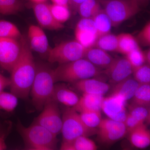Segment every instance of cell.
I'll list each match as a JSON object with an SVG mask.
<instances>
[{"instance_id":"15","label":"cell","mask_w":150,"mask_h":150,"mask_svg":"<svg viewBox=\"0 0 150 150\" xmlns=\"http://www.w3.org/2000/svg\"><path fill=\"white\" fill-rule=\"evenodd\" d=\"M28 37L31 50L40 54H48L51 48L46 33L41 28L34 25H30Z\"/></svg>"},{"instance_id":"9","label":"cell","mask_w":150,"mask_h":150,"mask_svg":"<svg viewBox=\"0 0 150 150\" xmlns=\"http://www.w3.org/2000/svg\"><path fill=\"white\" fill-rule=\"evenodd\" d=\"M97 139L100 143L104 145H110L125 137L127 134L123 122L110 118L101 119L98 126Z\"/></svg>"},{"instance_id":"1","label":"cell","mask_w":150,"mask_h":150,"mask_svg":"<svg viewBox=\"0 0 150 150\" xmlns=\"http://www.w3.org/2000/svg\"><path fill=\"white\" fill-rule=\"evenodd\" d=\"M21 56L11 71V92L18 98L25 99L29 96L36 73V64L32 50L25 37L21 38Z\"/></svg>"},{"instance_id":"26","label":"cell","mask_w":150,"mask_h":150,"mask_svg":"<svg viewBox=\"0 0 150 150\" xmlns=\"http://www.w3.org/2000/svg\"><path fill=\"white\" fill-rule=\"evenodd\" d=\"M101 8L99 0H85L79 6L77 11L81 18H92Z\"/></svg>"},{"instance_id":"10","label":"cell","mask_w":150,"mask_h":150,"mask_svg":"<svg viewBox=\"0 0 150 150\" xmlns=\"http://www.w3.org/2000/svg\"><path fill=\"white\" fill-rule=\"evenodd\" d=\"M21 51V38H0V67L10 73Z\"/></svg>"},{"instance_id":"36","label":"cell","mask_w":150,"mask_h":150,"mask_svg":"<svg viewBox=\"0 0 150 150\" xmlns=\"http://www.w3.org/2000/svg\"><path fill=\"white\" fill-rule=\"evenodd\" d=\"M136 39L139 44L144 46L150 45V22L148 21L138 33Z\"/></svg>"},{"instance_id":"17","label":"cell","mask_w":150,"mask_h":150,"mask_svg":"<svg viewBox=\"0 0 150 150\" xmlns=\"http://www.w3.org/2000/svg\"><path fill=\"white\" fill-rule=\"evenodd\" d=\"M79 98L76 93L63 84H55L51 99L58 103L68 107H73L76 105Z\"/></svg>"},{"instance_id":"8","label":"cell","mask_w":150,"mask_h":150,"mask_svg":"<svg viewBox=\"0 0 150 150\" xmlns=\"http://www.w3.org/2000/svg\"><path fill=\"white\" fill-rule=\"evenodd\" d=\"M33 123H37L56 136L62 131V120L58 103L51 99L44 105Z\"/></svg>"},{"instance_id":"19","label":"cell","mask_w":150,"mask_h":150,"mask_svg":"<svg viewBox=\"0 0 150 150\" xmlns=\"http://www.w3.org/2000/svg\"><path fill=\"white\" fill-rule=\"evenodd\" d=\"M139 85V84L134 78L129 76L116 83L111 95L118 96L126 101L132 98Z\"/></svg>"},{"instance_id":"6","label":"cell","mask_w":150,"mask_h":150,"mask_svg":"<svg viewBox=\"0 0 150 150\" xmlns=\"http://www.w3.org/2000/svg\"><path fill=\"white\" fill-rule=\"evenodd\" d=\"M110 18L112 26L117 27L137 14L140 4L135 0H99Z\"/></svg>"},{"instance_id":"21","label":"cell","mask_w":150,"mask_h":150,"mask_svg":"<svg viewBox=\"0 0 150 150\" xmlns=\"http://www.w3.org/2000/svg\"><path fill=\"white\" fill-rule=\"evenodd\" d=\"M129 141L135 147L145 149L150 144V132L143 124L129 132Z\"/></svg>"},{"instance_id":"22","label":"cell","mask_w":150,"mask_h":150,"mask_svg":"<svg viewBox=\"0 0 150 150\" xmlns=\"http://www.w3.org/2000/svg\"><path fill=\"white\" fill-rule=\"evenodd\" d=\"M98 147L88 137L81 136L71 142H62L60 149L62 150H96Z\"/></svg>"},{"instance_id":"34","label":"cell","mask_w":150,"mask_h":150,"mask_svg":"<svg viewBox=\"0 0 150 150\" xmlns=\"http://www.w3.org/2000/svg\"><path fill=\"white\" fill-rule=\"evenodd\" d=\"M150 65L145 64L134 69L133 71L134 78L139 84H150Z\"/></svg>"},{"instance_id":"20","label":"cell","mask_w":150,"mask_h":150,"mask_svg":"<svg viewBox=\"0 0 150 150\" xmlns=\"http://www.w3.org/2000/svg\"><path fill=\"white\" fill-rule=\"evenodd\" d=\"M84 58L95 67L105 69L110 66L114 59L106 51L95 47L86 48Z\"/></svg>"},{"instance_id":"41","label":"cell","mask_w":150,"mask_h":150,"mask_svg":"<svg viewBox=\"0 0 150 150\" xmlns=\"http://www.w3.org/2000/svg\"><path fill=\"white\" fill-rule=\"evenodd\" d=\"M53 4L60 5L69 6V0H51Z\"/></svg>"},{"instance_id":"18","label":"cell","mask_w":150,"mask_h":150,"mask_svg":"<svg viewBox=\"0 0 150 150\" xmlns=\"http://www.w3.org/2000/svg\"><path fill=\"white\" fill-rule=\"evenodd\" d=\"M75 88L83 93L103 95L110 89L108 84L94 79H85L73 83Z\"/></svg>"},{"instance_id":"40","label":"cell","mask_w":150,"mask_h":150,"mask_svg":"<svg viewBox=\"0 0 150 150\" xmlns=\"http://www.w3.org/2000/svg\"><path fill=\"white\" fill-rule=\"evenodd\" d=\"M85 0H69V6L75 11H77L78 7Z\"/></svg>"},{"instance_id":"28","label":"cell","mask_w":150,"mask_h":150,"mask_svg":"<svg viewBox=\"0 0 150 150\" xmlns=\"http://www.w3.org/2000/svg\"><path fill=\"white\" fill-rule=\"evenodd\" d=\"M23 7L21 0H0V14H15L22 10Z\"/></svg>"},{"instance_id":"7","label":"cell","mask_w":150,"mask_h":150,"mask_svg":"<svg viewBox=\"0 0 150 150\" xmlns=\"http://www.w3.org/2000/svg\"><path fill=\"white\" fill-rule=\"evenodd\" d=\"M86 50L76 40L64 41L50 49L48 61L59 64L74 62L84 58Z\"/></svg>"},{"instance_id":"2","label":"cell","mask_w":150,"mask_h":150,"mask_svg":"<svg viewBox=\"0 0 150 150\" xmlns=\"http://www.w3.org/2000/svg\"><path fill=\"white\" fill-rule=\"evenodd\" d=\"M17 129L24 142L25 149L54 150L57 149V136L37 123L33 122L30 126L26 127L18 121Z\"/></svg>"},{"instance_id":"14","label":"cell","mask_w":150,"mask_h":150,"mask_svg":"<svg viewBox=\"0 0 150 150\" xmlns=\"http://www.w3.org/2000/svg\"><path fill=\"white\" fill-rule=\"evenodd\" d=\"M126 101L115 96L104 98L102 105V110L109 118L124 122L128 112L126 108Z\"/></svg>"},{"instance_id":"5","label":"cell","mask_w":150,"mask_h":150,"mask_svg":"<svg viewBox=\"0 0 150 150\" xmlns=\"http://www.w3.org/2000/svg\"><path fill=\"white\" fill-rule=\"evenodd\" d=\"M63 142H71L81 136L89 137L97 134V129L86 126L79 114L73 107H67L62 117Z\"/></svg>"},{"instance_id":"35","label":"cell","mask_w":150,"mask_h":150,"mask_svg":"<svg viewBox=\"0 0 150 150\" xmlns=\"http://www.w3.org/2000/svg\"><path fill=\"white\" fill-rule=\"evenodd\" d=\"M126 56V59L130 62L134 69L145 64L144 52L141 48L131 51Z\"/></svg>"},{"instance_id":"12","label":"cell","mask_w":150,"mask_h":150,"mask_svg":"<svg viewBox=\"0 0 150 150\" xmlns=\"http://www.w3.org/2000/svg\"><path fill=\"white\" fill-rule=\"evenodd\" d=\"M134 68L126 57L114 58L110 66L105 69L104 73L110 82L117 83L133 74Z\"/></svg>"},{"instance_id":"13","label":"cell","mask_w":150,"mask_h":150,"mask_svg":"<svg viewBox=\"0 0 150 150\" xmlns=\"http://www.w3.org/2000/svg\"><path fill=\"white\" fill-rule=\"evenodd\" d=\"M32 8L35 18L40 26L50 30H60L64 25L56 21L51 13L50 5L46 2L33 3Z\"/></svg>"},{"instance_id":"24","label":"cell","mask_w":150,"mask_h":150,"mask_svg":"<svg viewBox=\"0 0 150 150\" xmlns=\"http://www.w3.org/2000/svg\"><path fill=\"white\" fill-rule=\"evenodd\" d=\"M92 19L96 28L98 37L110 33L112 22L103 9H100Z\"/></svg>"},{"instance_id":"43","label":"cell","mask_w":150,"mask_h":150,"mask_svg":"<svg viewBox=\"0 0 150 150\" xmlns=\"http://www.w3.org/2000/svg\"><path fill=\"white\" fill-rule=\"evenodd\" d=\"M33 3L46 2L47 0H30Z\"/></svg>"},{"instance_id":"33","label":"cell","mask_w":150,"mask_h":150,"mask_svg":"<svg viewBox=\"0 0 150 150\" xmlns=\"http://www.w3.org/2000/svg\"><path fill=\"white\" fill-rule=\"evenodd\" d=\"M129 113L142 123L149 122L150 107L132 104L129 108Z\"/></svg>"},{"instance_id":"32","label":"cell","mask_w":150,"mask_h":150,"mask_svg":"<svg viewBox=\"0 0 150 150\" xmlns=\"http://www.w3.org/2000/svg\"><path fill=\"white\" fill-rule=\"evenodd\" d=\"M79 115L83 123L90 128L98 127L102 119L100 111H84L80 112Z\"/></svg>"},{"instance_id":"25","label":"cell","mask_w":150,"mask_h":150,"mask_svg":"<svg viewBox=\"0 0 150 150\" xmlns=\"http://www.w3.org/2000/svg\"><path fill=\"white\" fill-rule=\"evenodd\" d=\"M94 47L99 48L107 52H117V35L109 33L98 37Z\"/></svg>"},{"instance_id":"30","label":"cell","mask_w":150,"mask_h":150,"mask_svg":"<svg viewBox=\"0 0 150 150\" xmlns=\"http://www.w3.org/2000/svg\"><path fill=\"white\" fill-rule=\"evenodd\" d=\"M18 98L11 92H2L0 93V110L13 112L18 104Z\"/></svg>"},{"instance_id":"42","label":"cell","mask_w":150,"mask_h":150,"mask_svg":"<svg viewBox=\"0 0 150 150\" xmlns=\"http://www.w3.org/2000/svg\"><path fill=\"white\" fill-rule=\"evenodd\" d=\"M144 57L145 64L150 65V49H147L143 51Z\"/></svg>"},{"instance_id":"23","label":"cell","mask_w":150,"mask_h":150,"mask_svg":"<svg viewBox=\"0 0 150 150\" xmlns=\"http://www.w3.org/2000/svg\"><path fill=\"white\" fill-rule=\"evenodd\" d=\"M117 52L126 55L131 51L140 48L136 38L129 33H122L117 35Z\"/></svg>"},{"instance_id":"31","label":"cell","mask_w":150,"mask_h":150,"mask_svg":"<svg viewBox=\"0 0 150 150\" xmlns=\"http://www.w3.org/2000/svg\"><path fill=\"white\" fill-rule=\"evenodd\" d=\"M51 12L56 21L62 23L67 21L71 16L69 6L60 5H50Z\"/></svg>"},{"instance_id":"29","label":"cell","mask_w":150,"mask_h":150,"mask_svg":"<svg viewBox=\"0 0 150 150\" xmlns=\"http://www.w3.org/2000/svg\"><path fill=\"white\" fill-rule=\"evenodd\" d=\"M22 35L18 28L11 22L0 19V38L19 39Z\"/></svg>"},{"instance_id":"27","label":"cell","mask_w":150,"mask_h":150,"mask_svg":"<svg viewBox=\"0 0 150 150\" xmlns=\"http://www.w3.org/2000/svg\"><path fill=\"white\" fill-rule=\"evenodd\" d=\"M132 98L133 104L150 107V84H139Z\"/></svg>"},{"instance_id":"11","label":"cell","mask_w":150,"mask_h":150,"mask_svg":"<svg viewBox=\"0 0 150 150\" xmlns=\"http://www.w3.org/2000/svg\"><path fill=\"white\" fill-rule=\"evenodd\" d=\"M75 40L86 48L95 46L98 35L92 18H81L75 29Z\"/></svg>"},{"instance_id":"37","label":"cell","mask_w":150,"mask_h":150,"mask_svg":"<svg viewBox=\"0 0 150 150\" xmlns=\"http://www.w3.org/2000/svg\"><path fill=\"white\" fill-rule=\"evenodd\" d=\"M123 123L126 126L127 133H129L137 127L144 124L138 121L128 112Z\"/></svg>"},{"instance_id":"4","label":"cell","mask_w":150,"mask_h":150,"mask_svg":"<svg viewBox=\"0 0 150 150\" xmlns=\"http://www.w3.org/2000/svg\"><path fill=\"white\" fill-rule=\"evenodd\" d=\"M54 72L56 83L64 82L72 83L96 76L100 73L96 67L84 58L59 64L54 69Z\"/></svg>"},{"instance_id":"44","label":"cell","mask_w":150,"mask_h":150,"mask_svg":"<svg viewBox=\"0 0 150 150\" xmlns=\"http://www.w3.org/2000/svg\"><path fill=\"white\" fill-rule=\"evenodd\" d=\"M135 1H137L140 4L141 3L145 2L146 1H148V0H135Z\"/></svg>"},{"instance_id":"39","label":"cell","mask_w":150,"mask_h":150,"mask_svg":"<svg viewBox=\"0 0 150 150\" xmlns=\"http://www.w3.org/2000/svg\"><path fill=\"white\" fill-rule=\"evenodd\" d=\"M6 134L5 133L0 135V150H4L7 149L6 143Z\"/></svg>"},{"instance_id":"38","label":"cell","mask_w":150,"mask_h":150,"mask_svg":"<svg viewBox=\"0 0 150 150\" xmlns=\"http://www.w3.org/2000/svg\"><path fill=\"white\" fill-rule=\"evenodd\" d=\"M10 85V78L6 77L0 73V93Z\"/></svg>"},{"instance_id":"3","label":"cell","mask_w":150,"mask_h":150,"mask_svg":"<svg viewBox=\"0 0 150 150\" xmlns=\"http://www.w3.org/2000/svg\"><path fill=\"white\" fill-rule=\"evenodd\" d=\"M54 69L44 64H36V73L30 90L32 103L38 111L51 99L55 86Z\"/></svg>"},{"instance_id":"16","label":"cell","mask_w":150,"mask_h":150,"mask_svg":"<svg viewBox=\"0 0 150 150\" xmlns=\"http://www.w3.org/2000/svg\"><path fill=\"white\" fill-rule=\"evenodd\" d=\"M104 98L102 95L83 93L78 103L73 108L79 113L84 111H100Z\"/></svg>"}]
</instances>
